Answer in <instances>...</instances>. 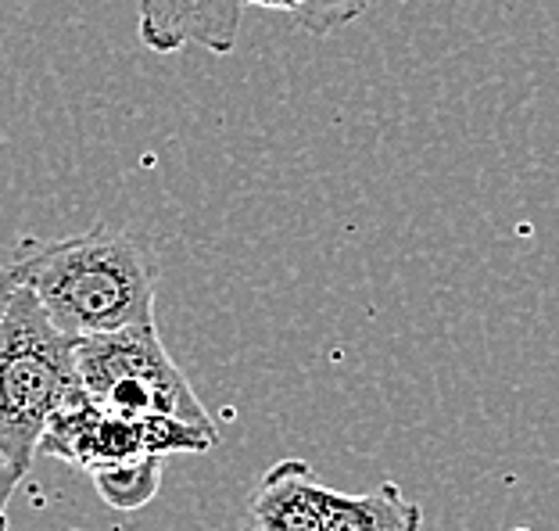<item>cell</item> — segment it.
<instances>
[{
	"label": "cell",
	"instance_id": "cell-1",
	"mask_svg": "<svg viewBox=\"0 0 559 531\" xmlns=\"http://www.w3.org/2000/svg\"><path fill=\"white\" fill-rule=\"evenodd\" d=\"M11 266L50 323L72 338L155 323L158 266L136 237L108 223L58 241H19Z\"/></svg>",
	"mask_w": 559,
	"mask_h": 531
},
{
	"label": "cell",
	"instance_id": "cell-2",
	"mask_svg": "<svg viewBox=\"0 0 559 531\" xmlns=\"http://www.w3.org/2000/svg\"><path fill=\"white\" fill-rule=\"evenodd\" d=\"M80 388L75 338L58 331L29 287L0 312V460L25 477L47 416Z\"/></svg>",
	"mask_w": 559,
	"mask_h": 531
},
{
	"label": "cell",
	"instance_id": "cell-3",
	"mask_svg": "<svg viewBox=\"0 0 559 531\" xmlns=\"http://www.w3.org/2000/svg\"><path fill=\"white\" fill-rule=\"evenodd\" d=\"M75 370L100 410L119 416L169 413L190 424H212L194 388L162 345L155 323L75 338Z\"/></svg>",
	"mask_w": 559,
	"mask_h": 531
},
{
	"label": "cell",
	"instance_id": "cell-4",
	"mask_svg": "<svg viewBox=\"0 0 559 531\" xmlns=\"http://www.w3.org/2000/svg\"><path fill=\"white\" fill-rule=\"evenodd\" d=\"M36 452H47V457L66 460L72 467H80V471L94 474L100 467L144 457V446H140L136 421L100 410L80 385L47 416L40 449Z\"/></svg>",
	"mask_w": 559,
	"mask_h": 531
},
{
	"label": "cell",
	"instance_id": "cell-5",
	"mask_svg": "<svg viewBox=\"0 0 559 531\" xmlns=\"http://www.w3.org/2000/svg\"><path fill=\"white\" fill-rule=\"evenodd\" d=\"M245 4L240 0H136V36L151 55L201 47L215 58L234 55Z\"/></svg>",
	"mask_w": 559,
	"mask_h": 531
},
{
	"label": "cell",
	"instance_id": "cell-6",
	"mask_svg": "<svg viewBox=\"0 0 559 531\" xmlns=\"http://www.w3.org/2000/svg\"><path fill=\"white\" fill-rule=\"evenodd\" d=\"M330 492L316 482L312 463L276 460L251 488L245 531H323Z\"/></svg>",
	"mask_w": 559,
	"mask_h": 531
},
{
	"label": "cell",
	"instance_id": "cell-7",
	"mask_svg": "<svg viewBox=\"0 0 559 531\" xmlns=\"http://www.w3.org/2000/svg\"><path fill=\"white\" fill-rule=\"evenodd\" d=\"M424 510L395 482H384L370 492H330L323 531H419Z\"/></svg>",
	"mask_w": 559,
	"mask_h": 531
},
{
	"label": "cell",
	"instance_id": "cell-8",
	"mask_svg": "<svg viewBox=\"0 0 559 531\" xmlns=\"http://www.w3.org/2000/svg\"><path fill=\"white\" fill-rule=\"evenodd\" d=\"M162 471H165V457H155V452H144L136 460L126 463H111L94 471V488L97 496L116 510H140L147 507L151 499L158 496L162 488Z\"/></svg>",
	"mask_w": 559,
	"mask_h": 531
},
{
	"label": "cell",
	"instance_id": "cell-9",
	"mask_svg": "<svg viewBox=\"0 0 559 531\" xmlns=\"http://www.w3.org/2000/svg\"><path fill=\"white\" fill-rule=\"evenodd\" d=\"M136 432H140V446L144 452H155V457H173V452H209L219 441L215 424H190L180 416L169 413H147L136 416Z\"/></svg>",
	"mask_w": 559,
	"mask_h": 531
},
{
	"label": "cell",
	"instance_id": "cell-10",
	"mask_svg": "<svg viewBox=\"0 0 559 531\" xmlns=\"http://www.w3.org/2000/svg\"><path fill=\"white\" fill-rule=\"evenodd\" d=\"M370 4L373 0H301V4L290 11V19L309 36H334L355 19H362L366 11H370Z\"/></svg>",
	"mask_w": 559,
	"mask_h": 531
},
{
	"label": "cell",
	"instance_id": "cell-11",
	"mask_svg": "<svg viewBox=\"0 0 559 531\" xmlns=\"http://www.w3.org/2000/svg\"><path fill=\"white\" fill-rule=\"evenodd\" d=\"M19 482H22V474L11 463L0 460V531H8V507H11V496H15Z\"/></svg>",
	"mask_w": 559,
	"mask_h": 531
},
{
	"label": "cell",
	"instance_id": "cell-12",
	"mask_svg": "<svg viewBox=\"0 0 559 531\" xmlns=\"http://www.w3.org/2000/svg\"><path fill=\"white\" fill-rule=\"evenodd\" d=\"M19 287V276H15V266H4L0 270V312H4V306H8V298H11V291Z\"/></svg>",
	"mask_w": 559,
	"mask_h": 531
},
{
	"label": "cell",
	"instance_id": "cell-13",
	"mask_svg": "<svg viewBox=\"0 0 559 531\" xmlns=\"http://www.w3.org/2000/svg\"><path fill=\"white\" fill-rule=\"evenodd\" d=\"M240 4H245V8H265V11H287V15H290L301 0H240Z\"/></svg>",
	"mask_w": 559,
	"mask_h": 531
}]
</instances>
